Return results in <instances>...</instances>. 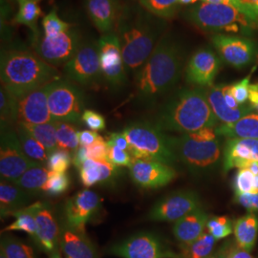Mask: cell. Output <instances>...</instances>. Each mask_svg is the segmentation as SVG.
I'll return each instance as SVG.
<instances>
[{
  "mask_svg": "<svg viewBox=\"0 0 258 258\" xmlns=\"http://www.w3.org/2000/svg\"><path fill=\"white\" fill-rule=\"evenodd\" d=\"M166 19L150 14L140 5L121 7L115 33L120 39L127 72L136 74L164 37Z\"/></svg>",
  "mask_w": 258,
  "mask_h": 258,
  "instance_id": "obj_1",
  "label": "cell"
},
{
  "mask_svg": "<svg viewBox=\"0 0 258 258\" xmlns=\"http://www.w3.org/2000/svg\"><path fill=\"white\" fill-rule=\"evenodd\" d=\"M184 67V50L170 35L162 37L146 63L135 74V98L150 105L179 82Z\"/></svg>",
  "mask_w": 258,
  "mask_h": 258,
  "instance_id": "obj_2",
  "label": "cell"
},
{
  "mask_svg": "<svg viewBox=\"0 0 258 258\" xmlns=\"http://www.w3.org/2000/svg\"><path fill=\"white\" fill-rule=\"evenodd\" d=\"M218 120L208 101L206 88L194 87L173 94L159 108L153 123L163 131L186 134L214 128Z\"/></svg>",
  "mask_w": 258,
  "mask_h": 258,
  "instance_id": "obj_3",
  "label": "cell"
},
{
  "mask_svg": "<svg viewBox=\"0 0 258 258\" xmlns=\"http://www.w3.org/2000/svg\"><path fill=\"white\" fill-rule=\"evenodd\" d=\"M0 78L2 86L19 98L60 79V73L37 53L9 50L1 54Z\"/></svg>",
  "mask_w": 258,
  "mask_h": 258,
  "instance_id": "obj_4",
  "label": "cell"
},
{
  "mask_svg": "<svg viewBox=\"0 0 258 258\" xmlns=\"http://www.w3.org/2000/svg\"><path fill=\"white\" fill-rule=\"evenodd\" d=\"M219 137L215 129L204 128L171 137V144L179 162L194 174H204L218 165L221 156Z\"/></svg>",
  "mask_w": 258,
  "mask_h": 258,
  "instance_id": "obj_5",
  "label": "cell"
},
{
  "mask_svg": "<svg viewBox=\"0 0 258 258\" xmlns=\"http://www.w3.org/2000/svg\"><path fill=\"white\" fill-rule=\"evenodd\" d=\"M127 139L128 152L133 159H145L173 166L178 158L172 148L171 137L149 121H134L121 131Z\"/></svg>",
  "mask_w": 258,
  "mask_h": 258,
  "instance_id": "obj_6",
  "label": "cell"
},
{
  "mask_svg": "<svg viewBox=\"0 0 258 258\" xmlns=\"http://www.w3.org/2000/svg\"><path fill=\"white\" fill-rule=\"evenodd\" d=\"M186 19L205 32L241 33L249 35L258 24L230 4L204 3L185 12Z\"/></svg>",
  "mask_w": 258,
  "mask_h": 258,
  "instance_id": "obj_7",
  "label": "cell"
},
{
  "mask_svg": "<svg viewBox=\"0 0 258 258\" xmlns=\"http://www.w3.org/2000/svg\"><path fill=\"white\" fill-rule=\"evenodd\" d=\"M47 96L49 110L55 121L77 122L82 120L85 97L78 85L57 79L47 85Z\"/></svg>",
  "mask_w": 258,
  "mask_h": 258,
  "instance_id": "obj_8",
  "label": "cell"
},
{
  "mask_svg": "<svg viewBox=\"0 0 258 258\" xmlns=\"http://www.w3.org/2000/svg\"><path fill=\"white\" fill-rule=\"evenodd\" d=\"M108 253L120 258H183L158 234L141 231L112 245Z\"/></svg>",
  "mask_w": 258,
  "mask_h": 258,
  "instance_id": "obj_9",
  "label": "cell"
},
{
  "mask_svg": "<svg viewBox=\"0 0 258 258\" xmlns=\"http://www.w3.org/2000/svg\"><path fill=\"white\" fill-rule=\"evenodd\" d=\"M0 139L1 180L14 183L29 168L40 165L26 155L21 147L16 129L1 131Z\"/></svg>",
  "mask_w": 258,
  "mask_h": 258,
  "instance_id": "obj_10",
  "label": "cell"
},
{
  "mask_svg": "<svg viewBox=\"0 0 258 258\" xmlns=\"http://www.w3.org/2000/svg\"><path fill=\"white\" fill-rule=\"evenodd\" d=\"M35 37L36 53L55 67L68 63L83 44L80 32L73 27L55 37H39L37 35Z\"/></svg>",
  "mask_w": 258,
  "mask_h": 258,
  "instance_id": "obj_11",
  "label": "cell"
},
{
  "mask_svg": "<svg viewBox=\"0 0 258 258\" xmlns=\"http://www.w3.org/2000/svg\"><path fill=\"white\" fill-rule=\"evenodd\" d=\"M66 76L79 85L92 87L102 78L98 42L83 43L73 58L64 65Z\"/></svg>",
  "mask_w": 258,
  "mask_h": 258,
  "instance_id": "obj_12",
  "label": "cell"
},
{
  "mask_svg": "<svg viewBox=\"0 0 258 258\" xmlns=\"http://www.w3.org/2000/svg\"><path fill=\"white\" fill-rule=\"evenodd\" d=\"M98 44L102 78L111 88L120 89L127 82L120 39L112 32L103 35Z\"/></svg>",
  "mask_w": 258,
  "mask_h": 258,
  "instance_id": "obj_13",
  "label": "cell"
},
{
  "mask_svg": "<svg viewBox=\"0 0 258 258\" xmlns=\"http://www.w3.org/2000/svg\"><path fill=\"white\" fill-rule=\"evenodd\" d=\"M199 208L201 202L198 194L191 190H178L157 201L147 217L151 221L175 223Z\"/></svg>",
  "mask_w": 258,
  "mask_h": 258,
  "instance_id": "obj_14",
  "label": "cell"
},
{
  "mask_svg": "<svg viewBox=\"0 0 258 258\" xmlns=\"http://www.w3.org/2000/svg\"><path fill=\"white\" fill-rule=\"evenodd\" d=\"M212 43L222 60L237 69L252 63L258 55V44L248 37L216 34L212 37Z\"/></svg>",
  "mask_w": 258,
  "mask_h": 258,
  "instance_id": "obj_15",
  "label": "cell"
},
{
  "mask_svg": "<svg viewBox=\"0 0 258 258\" xmlns=\"http://www.w3.org/2000/svg\"><path fill=\"white\" fill-rule=\"evenodd\" d=\"M129 173L134 184L144 189H156L166 186L177 176L173 166L145 159H133Z\"/></svg>",
  "mask_w": 258,
  "mask_h": 258,
  "instance_id": "obj_16",
  "label": "cell"
},
{
  "mask_svg": "<svg viewBox=\"0 0 258 258\" xmlns=\"http://www.w3.org/2000/svg\"><path fill=\"white\" fill-rule=\"evenodd\" d=\"M37 224V235L33 238L37 247L48 255L53 254L59 247L60 229L55 220L53 209L48 202H37L26 207Z\"/></svg>",
  "mask_w": 258,
  "mask_h": 258,
  "instance_id": "obj_17",
  "label": "cell"
},
{
  "mask_svg": "<svg viewBox=\"0 0 258 258\" xmlns=\"http://www.w3.org/2000/svg\"><path fill=\"white\" fill-rule=\"evenodd\" d=\"M102 207V199L95 191L84 189L70 197L64 205L65 223L76 231L85 232V226Z\"/></svg>",
  "mask_w": 258,
  "mask_h": 258,
  "instance_id": "obj_18",
  "label": "cell"
},
{
  "mask_svg": "<svg viewBox=\"0 0 258 258\" xmlns=\"http://www.w3.org/2000/svg\"><path fill=\"white\" fill-rule=\"evenodd\" d=\"M221 63L220 55L211 48L197 50L189 58L185 68L186 83L197 87L212 86Z\"/></svg>",
  "mask_w": 258,
  "mask_h": 258,
  "instance_id": "obj_19",
  "label": "cell"
},
{
  "mask_svg": "<svg viewBox=\"0 0 258 258\" xmlns=\"http://www.w3.org/2000/svg\"><path fill=\"white\" fill-rule=\"evenodd\" d=\"M18 121L31 124L55 121L49 110L47 85L18 98Z\"/></svg>",
  "mask_w": 258,
  "mask_h": 258,
  "instance_id": "obj_20",
  "label": "cell"
},
{
  "mask_svg": "<svg viewBox=\"0 0 258 258\" xmlns=\"http://www.w3.org/2000/svg\"><path fill=\"white\" fill-rule=\"evenodd\" d=\"M258 164L257 139H228L223 150V169L243 168L248 163Z\"/></svg>",
  "mask_w": 258,
  "mask_h": 258,
  "instance_id": "obj_21",
  "label": "cell"
},
{
  "mask_svg": "<svg viewBox=\"0 0 258 258\" xmlns=\"http://www.w3.org/2000/svg\"><path fill=\"white\" fill-rule=\"evenodd\" d=\"M59 248L68 258H99L97 248L85 232L76 231L63 223L59 233Z\"/></svg>",
  "mask_w": 258,
  "mask_h": 258,
  "instance_id": "obj_22",
  "label": "cell"
},
{
  "mask_svg": "<svg viewBox=\"0 0 258 258\" xmlns=\"http://www.w3.org/2000/svg\"><path fill=\"white\" fill-rule=\"evenodd\" d=\"M88 17L103 35L115 32L121 7L117 0H86Z\"/></svg>",
  "mask_w": 258,
  "mask_h": 258,
  "instance_id": "obj_23",
  "label": "cell"
},
{
  "mask_svg": "<svg viewBox=\"0 0 258 258\" xmlns=\"http://www.w3.org/2000/svg\"><path fill=\"white\" fill-rule=\"evenodd\" d=\"M210 215L199 208L175 222L172 232L180 245H185L199 238L206 231Z\"/></svg>",
  "mask_w": 258,
  "mask_h": 258,
  "instance_id": "obj_24",
  "label": "cell"
},
{
  "mask_svg": "<svg viewBox=\"0 0 258 258\" xmlns=\"http://www.w3.org/2000/svg\"><path fill=\"white\" fill-rule=\"evenodd\" d=\"M208 101L217 119L222 124H231L242 119L243 117L252 113L251 105H241L239 108L232 109L228 106L223 96V85H212L206 88Z\"/></svg>",
  "mask_w": 258,
  "mask_h": 258,
  "instance_id": "obj_25",
  "label": "cell"
},
{
  "mask_svg": "<svg viewBox=\"0 0 258 258\" xmlns=\"http://www.w3.org/2000/svg\"><path fill=\"white\" fill-rule=\"evenodd\" d=\"M80 180L85 187L96 184H111L120 175L119 166L109 162L87 160L79 169Z\"/></svg>",
  "mask_w": 258,
  "mask_h": 258,
  "instance_id": "obj_26",
  "label": "cell"
},
{
  "mask_svg": "<svg viewBox=\"0 0 258 258\" xmlns=\"http://www.w3.org/2000/svg\"><path fill=\"white\" fill-rule=\"evenodd\" d=\"M32 196L17 184L5 180L0 183V215L1 219L13 216L28 207Z\"/></svg>",
  "mask_w": 258,
  "mask_h": 258,
  "instance_id": "obj_27",
  "label": "cell"
},
{
  "mask_svg": "<svg viewBox=\"0 0 258 258\" xmlns=\"http://www.w3.org/2000/svg\"><path fill=\"white\" fill-rule=\"evenodd\" d=\"M218 136L226 139H257L258 114L250 113L231 124H221L215 127Z\"/></svg>",
  "mask_w": 258,
  "mask_h": 258,
  "instance_id": "obj_28",
  "label": "cell"
},
{
  "mask_svg": "<svg viewBox=\"0 0 258 258\" xmlns=\"http://www.w3.org/2000/svg\"><path fill=\"white\" fill-rule=\"evenodd\" d=\"M235 243L241 249L249 251L253 249L258 236V217L248 213L233 223Z\"/></svg>",
  "mask_w": 258,
  "mask_h": 258,
  "instance_id": "obj_29",
  "label": "cell"
},
{
  "mask_svg": "<svg viewBox=\"0 0 258 258\" xmlns=\"http://www.w3.org/2000/svg\"><path fill=\"white\" fill-rule=\"evenodd\" d=\"M50 170L42 165L35 166L29 168L19 177L14 184L25 190L31 196L42 194L43 187L46 184Z\"/></svg>",
  "mask_w": 258,
  "mask_h": 258,
  "instance_id": "obj_30",
  "label": "cell"
},
{
  "mask_svg": "<svg viewBox=\"0 0 258 258\" xmlns=\"http://www.w3.org/2000/svg\"><path fill=\"white\" fill-rule=\"evenodd\" d=\"M18 122V98L4 86L0 88V129L15 128Z\"/></svg>",
  "mask_w": 258,
  "mask_h": 258,
  "instance_id": "obj_31",
  "label": "cell"
},
{
  "mask_svg": "<svg viewBox=\"0 0 258 258\" xmlns=\"http://www.w3.org/2000/svg\"><path fill=\"white\" fill-rule=\"evenodd\" d=\"M15 129L19 137V142L21 144V147L26 153V155L40 165L46 164L49 153L45 148L37 141V139L34 138L27 130L23 127L21 123L17 122Z\"/></svg>",
  "mask_w": 258,
  "mask_h": 258,
  "instance_id": "obj_32",
  "label": "cell"
},
{
  "mask_svg": "<svg viewBox=\"0 0 258 258\" xmlns=\"http://www.w3.org/2000/svg\"><path fill=\"white\" fill-rule=\"evenodd\" d=\"M19 11L14 19L15 23L30 28L36 36L38 35L37 21L42 16V10L36 0H17Z\"/></svg>",
  "mask_w": 258,
  "mask_h": 258,
  "instance_id": "obj_33",
  "label": "cell"
},
{
  "mask_svg": "<svg viewBox=\"0 0 258 258\" xmlns=\"http://www.w3.org/2000/svg\"><path fill=\"white\" fill-rule=\"evenodd\" d=\"M216 241L212 234L207 231L203 234L194 240V242L180 245V254L183 258H207L214 251Z\"/></svg>",
  "mask_w": 258,
  "mask_h": 258,
  "instance_id": "obj_34",
  "label": "cell"
},
{
  "mask_svg": "<svg viewBox=\"0 0 258 258\" xmlns=\"http://www.w3.org/2000/svg\"><path fill=\"white\" fill-rule=\"evenodd\" d=\"M28 132L45 148L48 153L52 152L57 148L56 145V121L41 123V124H31L20 122Z\"/></svg>",
  "mask_w": 258,
  "mask_h": 258,
  "instance_id": "obj_35",
  "label": "cell"
},
{
  "mask_svg": "<svg viewBox=\"0 0 258 258\" xmlns=\"http://www.w3.org/2000/svg\"><path fill=\"white\" fill-rule=\"evenodd\" d=\"M0 252L6 258H37L32 247L12 235L1 237Z\"/></svg>",
  "mask_w": 258,
  "mask_h": 258,
  "instance_id": "obj_36",
  "label": "cell"
},
{
  "mask_svg": "<svg viewBox=\"0 0 258 258\" xmlns=\"http://www.w3.org/2000/svg\"><path fill=\"white\" fill-rule=\"evenodd\" d=\"M138 4L157 18L172 19L179 9V0H138Z\"/></svg>",
  "mask_w": 258,
  "mask_h": 258,
  "instance_id": "obj_37",
  "label": "cell"
},
{
  "mask_svg": "<svg viewBox=\"0 0 258 258\" xmlns=\"http://www.w3.org/2000/svg\"><path fill=\"white\" fill-rule=\"evenodd\" d=\"M56 145L61 148L74 153L80 148L79 131L66 121H56Z\"/></svg>",
  "mask_w": 258,
  "mask_h": 258,
  "instance_id": "obj_38",
  "label": "cell"
},
{
  "mask_svg": "<svg viewBox=\"0 0 258 258\" xmlns=\"http://www.w3.org/2000/svg\"><path fill=\"white\" fill-rule=\"evenodd\" d=\"M13 217L16 218V220L7 226L3 231H24L28 233L32 238H34L37 235V224L34 215L30 212H28L25 209L16 212Z\"/></svg>",
  "mask_w": 258,
  "mask_h": 258,
  "instance_id": "obj_39",
  "label": "cell"
},
{
  "mask_svg": "<svg viewBox=\"0 0 258 258\" xmlns=\"http://www.w3.org/2000/svg\"><path fill=\"white\" fill-rule=\"evenodd\" d=\"M71 184V179L66 172L50 171L46 184L43 187L42 194L48 196H59L65 194Z\"/></svg>",
  "mask_w": 258,
  "mask_h": 258,
  "instance_id": "obj_40",
  "label": "cell"
},
{
  "mask_svg": "<svg viewBox=\"0 0 258 258\" xmlns=\"http://www.w3.org/2000/svg\"><path fill=\"white\" fill-rule=\"evenodd\" d=\"M71 164H73V156L68 150L57 148L48 154L46 165L50 171L66 172Z\"/></svg>",
  "mask_w": 258,
  "mask_h": 258,
  "instance_id": "obj_41",
  "label": "cell"
},
{
  "mask_svg": "<svg viewBox=\"0 0 258 258\" xmlns=\"http://www.w3.org/2000/svg\"><path fill=\"white\" fill-rule=\"evenodd\" d=\"M72 25L65 22L57 16L56 10L53 9L42 19L43 36L46 37H55L69 31Z\"/></svg>",
  "mask_w": 258,
  "mask_h": 258,
  "instance_id": "obj_42",
  "label": "cell"
},
{
  "mask_svg": "<svg viewBox=\"0 0 258 258\" xmlns=\"http://www.w3.org/2000/svg\"><path fill=\"white\" fill-rule=\"evenodd\" d=\"M233 186L235 194H257L256 175L253 174L249 169L241 168L235 176Z\"/></svg>",
  "mask_w": 258,
  "mask_h": 258,
  "instance_id": "obj_43",
  "label": "cell"
},
{
  "mask_svg": "<svg viewBox=\"0 0 258 258\" xmlns=\"http://www.w3.org/2000/svg\"><path fill=\"white\" fill-rule=\"evenodd\" d=\"M207 230L218 241L231 235L233 231V223L226 216H212L209 219Z\"/></svg>",
  "mask_w": 258,
  "mask_h": 258,
  "instance_id": "obj_44",
  "label": "cell"
},
{
  "mask_svg": "<svg viewBox=\"0 0 258 258\" xmlns=\"http://www.w3.org/2000/svg\"><path fill=\"white\" fill-rule=\"evenodd\" d=\"M82 120L88 128L95 132L103 131L106 127L105 118L102 114L91 109L84 110L82 116Z\"/></svg>",
  "mask_w": 258,
  "mask_h": 258,
  "instance_id": "obj_45",
  "label": "cell"
},
{
  "mask_svg": "<svg viewBox=\"0 0 258 258\" xmlns=\"http://www.w3.org/2000/svg\"><path fill=\"white\" fill-rule=\"evenodd\" d=\"M108 162L114 166H127L130 167L133 158L130 155L128 151L120 149L117 147L108 146Z\"/></svg>",
  "mask_w": 258,
  "mask_h": 258,
  "instance_id": "obj_46",
  "label": "cell"
},
{
  "mask_svg": "<svg viewBox=\"0 0 258 258\" xmlns=\"http://www.w3.org/2000/svg\"><path fill=\"white\" fill-rule=\"evenodd\" d=\"M87 152L88 158L91 160L108 162V145L102 137L91 146L87 147Z\"/></svg>",
  "mask_w": 258,
  "mask_h": 258,
  "instance_id": "obj_47",
  "label": "cell"
},
{
  "mask_svg": "<svg viewBox=\"0 0 258 258\" xmlns=\"http://www.w3.org/2000/svg\"><path fill=\"white\" fill-rule=\"evenodd\" d=\"M249 79H250V75L238 83L231 85V93L239 105H243L249 100V85H250Z\"/></svg>",
  "mask_w": 258,
  "mask_h": 258,
  "instance_id": "obj_48",
  "label": "cell"
},
{
  "mask_svg": "<svg viewBox=\"0 0 258 258\" xmlns=\"http://www.w3.org/2000/svg\"><path fill=\"white\" fill-rule=\"evenodd\" d=\"M234 201L244 207L249 212H258L257 194H235Z\"/></svg>",
  "mask_w": 258,
  "mask_h": 258,
  "instance_id": "obj_49",
  "label": "cell"
},
{
  "mask_svg": "<svg viewBox=\"0 0 258 258\" xmlns=\"http://www.w3.org/2000/svg\"><path fill=\"white\" fill-rule=\"evenodd\" d=\"M107 145L128 151V141L122 132H112L107 137Z\"/></svg>",
  "mask_w": 258,
  "mask_h": 258,
  "instance_id": "obj_50",
  "label": "cell"
},
{
  "mask_svg": "<svg viewBox=\"0 0 258 258\" xmlns=\"http://www.w3.org/2000/svg\"><path fill=\"white\" fill-rule=\"evenodd\" d=\"M236 243L233 240H227L217 249H215L212 254L207 258H231L232 249Z\"/></svg>",
  "mask_w": 258,
  "mask_h": 258,
  "instance_id": "obj_51",
  "label": "cell"
},
{
  "mask_svg": "<svg viewBox=\"0 0 258 258\" xmlns=\"http://www.w3.org/2000/svg\"><path fill=\"white\" fill-rule=\"evenodd\" d=\"M102 138L101 135L98 134V132H95L92 130H83L79 131V142L80 147L87 148L89 146L96 143L98 140Z\"/></svg>",
  "mask_w": 258,
  "mask_h": 258,
  "instance_id": "obj_52",
  "label": "cell"
},
{
  "mask_svg": "<svg viewBox=\"0 0 258 258\" xmlns=\"http://www.w3.org/2000/svg\"><path fill=\"white\" fill-rule=\"evenodd\" d=\"M89 160L88 158V152H87V148L84 147H80L78 148L74 153H73V165H74L78 169L83 166V164Z\"/></svg>",
  "mask_w": 258,
  "mask_h": 258,
  "instance_id": "obj_53",
  "label": "cell"
},
{
  "mask_svg": "<svg viewBox=\"0 0 258 258\" xmlns=\"http://www.w3.org/2000/svg\"><path fill=\"white\" fill-rule=\"evenodd\" d=\"M223 96H224L225 102L228 104L229 107H231L232 109H236L241 106L238 104V102H236V100L234 99L231 93V85H223Z\"/></svg>",
  "mask_w": 258,
  "mask_h": 258,
  "instance_id": "obj_54",
  "label": "cell"
},
{
  "mask_svg": "<svg viewBox=\"0 0 258 258\" xmlns=\"http://www.w3.org/2000/svg\"><path fill=\"white\" fill-rule=\"evenodd\" d=\"M249 101L250 105L255 108L258 104V83L249 85Z\"/></svg>",
  "mask_w": 258,
  "mask_h": 258,
  "instance_id": "obj_55",
  "label": "cell"
},
{
  "mask_svg": "<svg viewBox=\"0 0 258 258\" xmlns=\"http://www.w3.org/2000/svg\"><path fill=\"white\" fill-rule=\"evenodd\" d=\"M231 258H253V256L249 253V251L241 249L237 246V244H235L234 248L232 249Z\"/></svg>",
  "mask_w": 258,
  "mask_h": 258,
  "instance_id": "obj_56",
  "label": "cell"
},
{
  "mask_svg": "<svg viewBox=\"0 0 258 258\" xmlns=\"http://www.w3.org/2000/svg\"><path fill=\"white\" fill-rule=\"evenodd\" d=\"M201 2L211 4H227L226 0H201Z\"/></svg>",
  "mask_w": 258,
  "mask_h": 258,
  "instance_id": "obj_57",
  "label": "cell"
},
{
  "mask_svg": "<svg viewBox=\"0 0 258 258\" xmlns=\"http://www.w3.org/2000/svg\"><path fill=\"white\" fill-rule=\"evenodd\" d=\"M198 0H179L181 5H189V4H194L196 3Z\"/></svg>",
  "mask_w": 258,
  "mask_h": 258,
  "instance_id": "obj_58",
  "label": "cell"
},
{
  "mask_svg": "<svg viewBox=\"0 0 258 258\" xmlns=\"http://www.w3.org/2000/svg\"><path fill=\"white\" fill-rule=\"evenodd\" d=\"M49 258H63L61 256V254L59 253V250H56L55 252H54L53 254H51V255H49ZM68 258V257H65Z\"/></svg>",
  "mask_w": 258,
  "mask_h": 258,
  "instance_id": "obj_59",
  "label": "cell"
},
{
  "mask_svg": "<svg viewBox=\"0 0 258 258\" xmlns=\"http://www.w3.org/2000/svg\"><path fill=\"white\" fill-rule=\"evenodd\" d=\"M0 258H6L5 257V255L2 253V252H0Z\"/></svg>",
  "mask_w": 258,
  "mask_h": 258,
  "instance_id": "obj_60",
  "label": "cell"
},
{
  "mask_svg": "<svg viewBox=\"0 0 258 258\" xmlns=\"http://www.w3.org/2000/svg\"><path fill=\"white\" fill-rule=\"evenodd\" d=\"M36 1H40V0H36Z\"/></svg>",
  "mask_w": 258,
  "mask_h": 258,
  "instance_id": "obj_61",
  "label": "cell"
}]
</instances>
